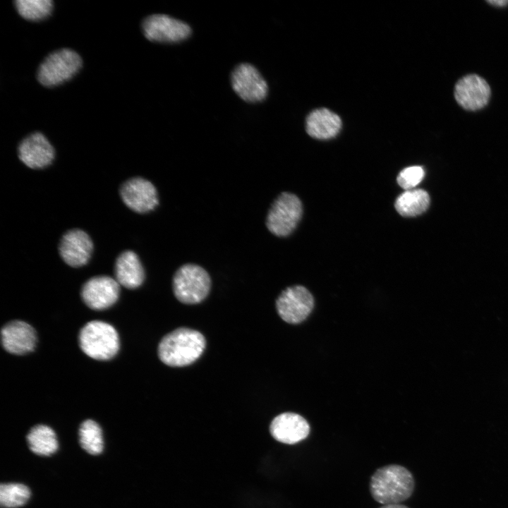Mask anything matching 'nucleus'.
<instances>
[{
	"instance_id": "f257e3e1",
	"label": "nucleus",
	"mask_w": 508,
	"mask_h": 508,
	"mask_svg": "<svg viewBox=\"0 0 508 508\" xmlns=\"http://www.w3.org/2000/svg\"><path fill=\"white\" fill-rule=\"evenodd\" d=\"M205 345V337L200 332L179 327L162 339L157 352L161 361L167 365L183 367L198 360Z\"/></svg>"
},
{
	"instance_id": "f03ea898",
	"label": "nucleus",
	"mask_w": 508,
	"mask_h": 508,
	"mask_svg": "<svg viewBox=\"0 0 508 508\" xmlns=\"http://www.w3.org/2000/svg\"><path fill=\"white\" fill-rule=\"evenodd\" d=\"M415 488L412 473L405 467L390 464L377 468L370 481V492L377 502L400 504L411 497Z\"/></svg>"
},
{
	"instance_id": "7ed1b4c3",
	"label": "nucleus",
	"mask_w": 508,
	"mask_h": 508,
	"mask_svg": "<svg viewBox=\"0 0 508 508\" xmlns=\"http://www.w3.org/2000/svg\"><path fill=\"white\" fill-rule=\"evenodd\" d=\"M79 345L89 357L106 361L117 353L119 349V335L115 328L109 323L93 320L80 329Z\"/></svg>"
},
{
	"instance_id": "20e7f679",
	"label": "nucleus",
	"mask_w": 508,
	"mask_h": 508,
	"mask_svg": "<svg viewBox=\"0 0 508 508\" xmlns=\"http://www.w3.org/2000/svg\"><path fill=\"white\" fill-rule=\"evenodd\" d=\"M172 285L174 296L180 302L196 304L207 296L211 287V279L204 268L188 263L176 270Z\"/></svg>"
},
{
	"instance_id": "39448f33",
	"label": "nucleus",
	"mask_w": 508,
	"mask_h": 508,
	"mask_svg": "<svg viewBox=\"0 0 508 508\" xmlns=\"http://www.w3.org/2000/svg\"><path fill=\"white\" fill-rule=\"evenodd\" d=\"M81 66L82 59L75 51L59 49L49 54L40 65L37 79L44 86H56L71 79Z\"/></svg>"
},
{
	"instance_id": "423d86ee",
	"label": "nucleus",
	"mask_w": 508,
	"mask_h": 508,
	"mask_svg": "<svg viewBox=\"0 0 508 508\" xmlns=\"http://www.w3.org/2000/svg\"><path fill=\"white\" fill-rule=\"evenodd\" d=\"M302 212V203L296 195L288 192L282 193L268 211L267 228L275 236H286L296 227Z\"/></svg>"
},
{
	"instance_id": "0eeeda50",
	"label": "nucleus",
	"mask_w": 508,
	"mask_h": 508,
	"mask_svg": "<svg viewBox=\"0 0 508 508\" xmlns=\"http://www.w3.org/2000/svg\"><path fill=\"white\" fill-rule=\"evenodd\" d=\"M314 307V298L304 286L295 285L284 289L276 301L279 317L289 324L304 321Z\"/></svg>"
},
{
	"instance_id": "6e6552de",
	"label": "nucleus",
	"mask_w": 508,
	"mask_h": 508,
	"mask_svg": "<svg viewBox=\"0 0 508 508\" xmlns=\"http://www.w3.org/2000/svg\"><path fill=\"white\" fill-rule=\"evenodd\" d=\"M145 37L151 42L176 43L186 40L191 34L186 23L164 14H154L142 23Z\"/></svg>"
},
{
	"instance_id": "1a4fd4ad",
	"label": "nucleus",
	"mask_w": 508,
	"mask_h": 508,
	"mask_svg": "<svg viewBox=\"0 0 508 508\" xmlns=\"http://www.w3.org/2000/svg\"><path fill=\"white\" fill-rule=\"evenodd\" d=\"M231 82L234 92L246 102H261L267 95L266 81L256 68L250 64L238 65L231 73Z\"/></svg>"
},
{
	"instance_id": "9d476101",
	"label": "nucleus",
	"mask_w": 508,
	"mask_h": 508,
	"mask_svg": "<svg viewBox=\"0 0 508 508\" xmlns=\"http://www.w3.org/2000/svg\"><path fill=\"white\" fill-rule=\"evenodd\" d=\"M119 193L124 204L138 213L152 211L159 202L155 186L142 177L126 181L121 186Z\"/></svg>"
},
{
	"instance_id": "9b49d317",
	"label": "nucleus",
	"mask_w": 508,
	"mask_h": 508,
	"mask_svg": "<svg viewBox=\"0 0 508 508\" xmlns=\"http://www.w3.org/2000/svg\"><path fill=\"white\" fill-rule=\"evenodd\" d=\"M119 284L109 276H97L88 279L81 289V297L91 309L102 310L114 305L119 296Z\"/></svg>"
},
{
	"instance_id": "f8f14e48",
	"label": "nucleus",
	"mask_w": 508,
	"mask_h": 508,
	"mask_svg": "<svg viewBox=\"0 0 508 508\" xmlns=\"http://www.w3.org/2000/svg\"><path fill=\"white\" fill-rule=\"evenodd\" d=\"M93 243L84 231L73 229L66 231L59 244L62 260L69 266L79 267L86 265L90 259Z\"/></svg>"
},
{
	"instance_id": "ddd939ff",
	"label": "nucleus",
	"mask_w": 508,
	"mask_h": 508,
	"mask_svg": "<svg viewBox=\"0 0 508 508\" xmlns=\"http://www.w3.org/2000/svg\"><path fill=\"white\" fill-rule=\"evenodd\" d=\"M454 97L461 107L475 111L488 104L490 97V88L483 78L476 74H470L456 83Z\"/></svg>"
},
{
	"instance_id": "4468645a",
	"label": "nucleus",
	"mask_w": 508,
	"mask_h": 508,
	"mask_svg": "<svg viewBox=\"0 0 508 508\" xmlns=\"http://www.w3.org/2000/svg\"><path fill=\"white\" fill-rule=\"evenodd\" d=\"M18 155L28 167L38 169L49 166L54 159L55 152L47 138L41 133H33L19 144Z\"/></svg>"
},
{
	"instance_id": "2eb2a0df",
	"label": "nucleus",
	"mask_w": 508,
	"mask_h": 508,
	"mask_svg": "<svg viewBox=\"0 0 508 508\" xmlns=\"http://www.w3.org/2000/svg\"><path fill=\"white\" fill-rule=\"evenodd\" d=\"M1 337L4 349L16 355L33 351L37 342L36 332L33 327L21 320L6 323L1 329Z\"/></svg>"
},
{
	"instance_id": "dca6fc26",
	"label": "nucleus",
	"mask_w": 508,
	"mask_h": 508,
	"mask_svg": "<svg viewBox=\"0 0 508 508\" xmlns=\"http://www.w3.org/2000/svg\"><path fill=\"white\" fill-rule=\"evenodd\" d=\"M270 430L276 440L284 444L294 445L308 437L310 425L301 415L286 412L278 415L272 420Z\"/></svg>"
},
{
	"instance_id": "f3484780",
	"label": "nucleus",
	"mask_w": 508,
	"mask_h": 508,
	"mask_svg": "<svg viewBox=\"0 0 508 508\" xmlns=\"http://www.w3.org/2000/svg\"><path fill=\"white\" fill-rule=\"evenodd\" d=\"M114 274L117 282L127 289L139 287L145 279V272L140 260L133 251L122 252L116 258Z\"/></svg>"
},
{
	"instance_id": "a211bd4d",
	"label": "nucleus",
	"mask_w": 508,
	"mask_h": 508,
	"mask_svg": "<svg viewBox=\"0 0 508 508\" xmlns=\"http://www.w3.org/2000/svg\"><path fill=\"white\" fill-rule=\"evenodd\" d=\"M306 131L313 138L327 140L335 137L341 128L340 117L327 108L317 109L306 118Z\"/></svg>"
},
{
	"instance_id": "6ab92c4d",
	"label": "nucleus",
	"mask_w": 508,
	"mask_h": 508,
	"mask_svg": "<svg viewBox=\"0 0 508 508\" xmlns=\"http://www.w3.org/2000/svg\"><path fill=\"white\" fill-rule=\"evenodd\" d=\"M30 449L40 456H49L58 449V442L54 431L45 425L32 427L27 435Z\"/></svg>"
},
{
	"instance_id": "aec40b11",
	"label": "nucleus",
	"mask_w": 508,
	"mask_h": 508,
	"mask_svg": "<svg viewBox=\"0 0 508 508\" xmlns=\"http://www.w3.org/2000/svg\"><path fill=\"white\" fill-rule=\"evenodd\" d=\"M430 204L428 193L422 189L406 190L397 198L394 206L404 217H415L427 210Z\"/></svg>"
},
{
	"instance_id": "412c9836",
	"label": "nucleus",
	"mask_w": 508,
	"mask_h": 508,
	"mask_svg": "<svg viewBox=\"0 0 508 508\" xmlns=\"http://www.w3.org/2000/svg\"><path fill=\"white\" fill-rule=\"evenodd\" d=\"M79 441L82 448L87 453L99 454L104 444L102 429L98 423L90 419L83 421L79 429Z\"/></svg>"
},
{
	"instance_id": "4be33fe9",
	"label": "nucleus",
	"mask_w": 508,
	"mask_h": 508,
	"mask_svg": "<svg viewBox=\"0 0 508 508\" xmlns=\"http://www.w3.org/2000/svg\"><path fill=\"white\" fill-rule=\"evenodd\" d=\"M14 4L20 16L32 21L46 18L50 15L53 8L51 0H17Z\"/></svg>"
},
{
	"instance_id": "5701e85b",
	"label": "nucleus",
	"mask_w": 508,
	"mask_h": 508,
	"mask_svg": "<svg viewBox=\"0 0 508 508\" xmlns=\"http://www.w3.org/2000/svg\"><path fill=\"white\" fill-rule=\"evenodd\" d=\"M30 496L29 488L21 483H2L0 485V504L2 507L15 508L25 504Z\"/></svg>"
},
{
	"instance_id": "b1692460",
	"label": "nucleus",
	"mask_w": 508,
	"mask_h": 508,
	"mask_svg": "<svg viewBox=\"0 0 508 508\" xmlns=\"http://www.w3.org/2000/svg\"><path fill=\"white\" fill-rule=\"evenodd\" d=\"M424 174L421 167H409L400 171L397 179V183L404 189L411 190L423 180Z\"/></svg>"
},
{
	"instance_id": "393cba45",
	"label": "nucleus",
	"mask_w": 508,
	"mask_h": 508,
	"mask_svg": "<svg viewBox=\"0 0 508 508\" xmlns=\"http://www.w3.org/2000/svg\"><path fill=\"white\" fill-rule=\"evenodd\" d=\"M488 3L497 6H503L508 4L507 0H495V1H488Z\"/></svg>"
},
{
	"instance_id": "a878e982",
	"label": "nucleus",
	"mask_w": 508,
	"mask_h": 508,
	"mask_svg": "<svg viewBox=\"0 0 508 508\" xmlns=\"http://www.w3.org/2000/svg\"><path fill=\"white\" fill-rule=\"evenodd\" d=\"M380 508H409L406 505L401 504H385L380 507Z\"/></svg>"
}]
</instances>
